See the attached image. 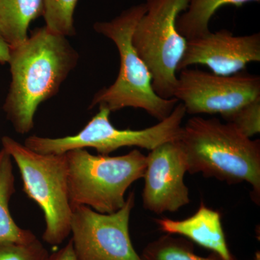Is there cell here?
I'll return each instance as SVG.
<instances>
[{
  "label": "cell",
  "instance_id": "obj_1",
  "mask_svg": "<svg viewBox=\"0 0 260 260\" xmlns=\"http://www.w3.org/2000/svg\"><path fill=\"white\" fill-rule=\"evenodd\" d=\"M78 59L67 37L46 26L35 29L25 42L10 48L11 83L3 110L18 134L31 131L39 105L59 92Z\"/></svg>",
  "mask_w": 260,
  "mask_h": 260
},
{
  "label": "cell",
  "instance_id": "obj_2",
  "mask_svg": "<svg viewBox=\"0 0 260 260\" xmlns=\"http://www.w3.org/2000/svg\"><path fill=\"white\" fill-rule=\"evenodd\" d=\"M188 172L201 173L229 184L247 182L254 203L260 200V141L243 135L216 118L191 117L182 126L180 140Z\"/></svg>",
  "mask_w": 260,
  "mask_h": 260
},
{
  "label": "cell",
  "instance_id": "obj_3",
  "mask_svg": "<svg viewBox=\"0 0 260 260\" xmlns=\"http://www.w3.org/2000/svg\"><path fill=\"white\" fill-rule=\"evenodd\" d=\"M145 13L146 5L142 3L124 10L110 21L94 23L98 34L115 44L120 56V68L115 82L94 95L89 109L104 106L111 112L126 107L141 109L160 121L170 115L179 104L176 98L162 99L155 93L151 74L132 43L135 27Z\"/></svg>",
  "mask_w": 260,
  "mask_h": 260
},
{
  "label": "cell",
  "instance_id": "obj_4",
  "mask_svg": "<svg viewBox=\"0 0 260 260\" xmlns=\"http://www.w3.org/2000/svg\"><path fill=\"white\" fill-rule=\"evenodd\" d=\"M65 155L72 208L84 205L103 214L114 213L124 206L126 190L144 177L146 169V155L138 150L112 157L79 148Z\"/></svg>",
  "mask_w": 260,
  "mask_h": 260
},
{
  "label": "cell",
  "instance_id": "obj_5",
  "mask_svg": "<svg viewBox=\"0 0 260 260\" xmlns=\"http://www.w3.org/2000/svg\"><path fill=\"white\" fill-rule=\"evenodd\" d=\"M2 143L18 166L24 192L44 213L43 239L51 245L61 244L70 234L73 214L65 153H37L8 136L3 137Z\"/></svg>",
  "mask_w": 260,
  "mask_h": 260
},
{
  "label": "cell",
  "instance_id": "obj_6",
  "mask_svg": "<svg viewBox=\"0 0 260 260\" xmlns=\"http://www.w3.org/2000/svg\"><path fill=\"white\" fill-rule=\"evenodd\" d=\"M188 3L189 0H146V13L132 37L135 51L151 74L154 91L162 99L174 98L177 68L187 42L178 31L177 20Z\"/></svg>",
  "mask_w": 260,
  "mask_h": 260
},
{
  "label": "cell",
  "instance_id": "obj_7",
  "mask_svg": "<svg viewBox=\"0 0 260 260\" xmlns=\"http://www.w3.org/2000/svg\"><path fill=\"white\" fill-rule=\"evenodd\" d=\"M110 110L99 106V112L76 135L64 138H49L30 136L25 140L27 148L42 154H64L74 149L92 148L99 155H109L123 147H139L148 150L167 142L180 140L182 121L186 115L181 103L170 115L158 124L140 130L119 129L111 123Z\"/></svg>",
  "mask_w": 260,
  "mask_h": 260
},
{
  "label": "cell",
  "instance_id": "obj_8",
  "mask_svg": "<svg viewBox=\"0 0 260 260\" xmlns=\"http://www.w3.org/2000/svg\"><path fill=\"white\" fill-rule=\"evenodd\" d=\"M135 193L124 206L110 214L98 213L89 207L73 208L70 233L78 260H143L137 254L129 236V219Z\"/></svg>",
  "mask_w": 260,
  "mask_h": 260
},
{
  "label": "cell",
  "instance_id": "obj_9",
  "mask_svg": "<svg viewBox=\"0 0 260 260\" xmlns=\"http://www.w3.org/2000/svg\"><path fill=\"white\" fill-rule=\"evenodd\" d=\"M174 98L186 114H220L221 116L260 98V78L246 71L219 75L197 69H183L177 77Z\"/></svg>",
  "mask_w": 260,
  "mask_h": 260
},
{
  "label": "cell",
  "instance_id": "obj_10",
  "mask_svg": "<svg viewBox=\"0 0 260 260\" xmlns=\"http://www.w3.org/2000/svg\"><path fill=\"white\" fill-rule=\"evenodd\" d=\"M186 172L187 160L179 140L162 143L150 150L143 177V208L160 215L189 204V189L184 181Z\"/></svg>",
  "mask_w": 260,
  "mask_h": 260
},
{
  "label": "cell",
  "instance_id": "obj_11",
  "mask_svg": "<svg viewBox=\"0 0 260 260\" xmlns=\"http://www.w3.org/2000/svg\"><path fill=\"white\" fill-rule=\"evenodd\" d=\"M259 61V32L237 37L222 29L188 40L177 71L201 64L214 74L227 76L244 71L251 62Z\"/></svg>",
  "mask_w": 260,
  "mask_h": 260
},
{
  "label": "cell",
  "instance_id": "obj_12",
  "mask_svg": "<svg viewBox=\"0 0 260 260\" xmlns=\"http://www.w3.org/2000/svg\"><path fill=\"white\" fill-rule=\"evenodd\" d=\"M155 222L162 232L187 237L214 251L221 260H233L225 241L220 213L203 203L189 218L181 220L164 218L156 219Z\"/></svg>",
  "mask_w": 260,
  "mask_h": 260
},
{
  "label": "cell",
  "instance_id": "obj_13",
  "mask_svg": "<svg viewBox=\"0 0 260 260\" xmlns=\"http://www.w3.org/2000/svg\"><path fill=\"white\" fill-rule=\"evenodd\" d=\"M44 0H0V36L10 48L25 42L29 25L43 15Z\"/></svg>",
  "mask_w": 260,
  "mask_h": 260
},
{
  "label": "cell",
  "instance_id": "obj_14",
  "mask_svg": "<svg viewBox=\"0 0 260 260\" xmlns=\"http://www.w3.org/2000/svg\"><path fill=\"white\" fill-rule=\"evenodd\" d=\"M15 191L12 158L3 148L0 150V242L27 244L36 237L30 231L19 227L12 218L9 203Z\"/></svg>",
  "mask_w": 260,
  "mask_h": 260
},
{
  "label": "cell",
  "instance_id": "obj_15",
  "mask_svg": "<svg viewBox=\"0 0 260 260\" xmlns=\"http://www.w3.org/2000/svg\"><path fill=\"white\" fill-rule=\"evenodd\" d=\"M260 0H189L188 7L178 17V31L186 41L207 35L210 32L209 23L217 10L225 5L241 7Z\"/></svg>",
  "mask_w": 260,
  "mask_h": 260
},
{
  "label": "cell",
  "instance_id": "obj_16",
  "mask_svg": "<svg viewBox=\"0 0 260 260\" xmlns=\"http://www.w3.org/2000/svg\"><path fill=\"white\" fill-rule=\"evenodd\" d=\"M78 0H44L42 16L49 30L64 37L75 34L74 13Z\"/></svg>",
  "mask_w": 260,
  "mask_h": 260
},
{
  "label": "cell",
  "instance_id": "obj_17",
  "mask_svg": "<svg viewBox=\"0 0 260 260\" xmlns=\"http://www.w3.org/2000/svg\"><path fill=\"white\" fill-rule=\"evenodd\" d=\"M145 260H216L196 255L182 242L166 237L149 246L145 251Z\"/></svg>",
  "mask_w": 260,
  "mask_h": 260
},
{
  "label": "cell",
  "instance_id": "obj_18",
  "mask_svg": "<svg viewBox=\"0 0 260 260\" xmlns=\"http://www.w3.org/2000/svg\"><path fill=\"white\" fill-rule=\"evenodd\" d=\"M222 118L247 138H252L260 132V98Z\"/></svg>",
  "mask_w": 260,
  "mask_h": 260
},
{
  "label": "cell",
  "instance_id": "obj_19",
  "mask_svg": "<svg viewBox=\"0 0 260 260\" xmlns=\"http://www.w3.org/2000/svg\"><path fill=\"white\" fill-rule=\"evenodd\" d=\"M47 252L35 240L27 244L0 242V260H47Z\"/></svg>",
  "mask_w": 260,
  "mask_h": 260
},
{
  "label": "cell",
  "instance_id": "obj_20",
  "mask_svg": "<svg viewBox=\"0 0 260 260\" xmlns=\"http://www.w3.org/2000/svg\"><path fill=\"white\" fill-rule=\"evenodd\" d=\"M47 260H78L73 249L72 241H70L61 250L48 258Z\"/></svg>",
  "mask_w": 260,
  "mask_h": 260
},
{
  "label": "cell",
  "instance_id": "obj_21",
  "mask_svg": "<svg viewBox=\"0 0 260 260\" xmlns=\"http://www.w3.org/2000/svg\"><path fill=\"white\" fill-rule=\"evenodd\" d=\"M10 47L0 36V64L8 63L10 59Z\"/></svg>",
  "mask_w": 260,
  "mask_h": 260
},
{
  "label": "cell",
  "instance_id": "obj_22",
  "mask_svg": "<svg viewBox=\"0 0 260 260\" xmlns=\"http://www.w3.org/2000/svg\"><path fill=\"white\" fill-rule=\"evenodd\" d=\"M254 260H260L259 252L256 253L255 258H254Z\"/></svg>",
  "mask_w": 260,
  "mask_h": 260
}]
</instances>
